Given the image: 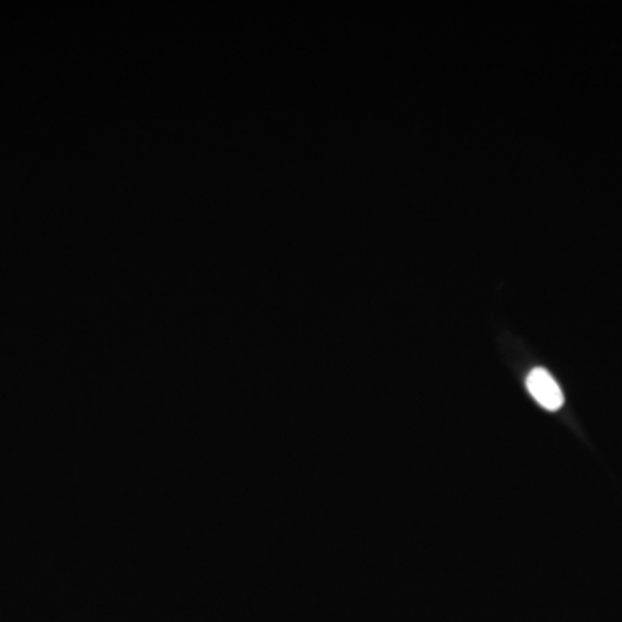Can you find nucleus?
I'll use <instances>...</instances> for the list:
<instances>
[{"label": "nucleus", "mask_w": 622, "mask_h": 622, "mask_svg": "<svg viewBox=\"0 0 622 622\" xmlns=\"http://www.w3.org/2000/svg\"><path fill=\"white\" fill-rule=\"evenodd\" d=\"M526 385H528L531 396L534 398L544 410L557 412V410L564 405V393H562L561 385L553 379L549 370L541 369V367L532 369L531 372H529L528 379H526Z\"/></svg>", "instance_id": "1"}]
</instances>
